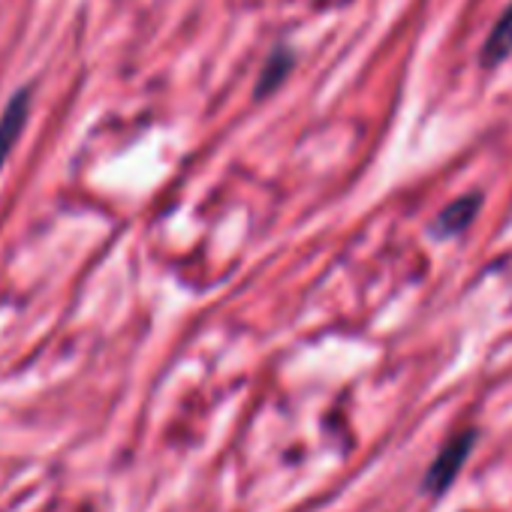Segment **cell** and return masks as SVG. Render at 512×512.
I'll list each match as a JSON object with an SVG mask.
<instances>
[{"mask_svg":"<svg viewBox=\"0 0 512 512\" xmlns=\"http://www.w3.org/2000/svg\"><path fill=\"white\" fill-rule=\"evenodd\" d=\"M28 112H31V88H22L13 94L4 115H0V169H4L10 151L16 148L25 124H28Z\"/></svg>","mask_w":512,"mask_h":512,"instance_id":"obj_2","label":"cell"},{"mask_svg":"<svg viewBox=\"0 0 512 512\" xmlns=\"http://www.w3.org/2000/svg\"><path fill=\"white\" fill-rule=\"evenodd\" d=\"M506 58H512V4L500 13V19L494 22L491 34L485 37V43L479 49V67L482 70H494Z\"/></svg>","mask_w":512,"mask_h":512,"instance_id":"obj_4","label":"cell"},{"mask_svg":"<svg viewBox=\"0 0 512 512\" xmlns=\"http://www.w3.org/2000/svg\"><path fill=\"white\" fill-rule=\"evenodd\" d=\"M473 440H476L473 431H461V434H455V437L437 452V458H434V464L428 467L425 482H422V488H425L428 494H443V491L455 482V476L461 473V467H464V461H467V455H470V449H473Z\"/></svg>","mask_w":512,"mask_h":512,"instance_id":"obj_1","label":"cell"},{"mask_svg":"<svg viewBox=\"0 0 512 512\" xmlns=\"http://www.w3.org/2000/svg\"><path fill=\"white\" fill-rule=\"evenodd\" d=\"M479 208H482V196H479V193L458 196L455 202H449V205L437 214L434 232H440V235H458V232H464V229L473 223V217H476Z\"/></svg>","mask_w":512,"mask_h":512,"instance_id":"obj_5","label":"cell"},{"mask_svg":"<svg viewBox=\"0 0 512 512\" xmlns=\"http://www.w3.org/2000/svg\"><path fill=\"white\" fill-rule=\"evenodd\" d=\"M293 67H296V52H293L290 46L278 43V46L272 49V55L266 58V64H263V70H260V79H256V85H253V97H256V100L272 97V94L290 79Z\"/></svg>","mask_w":512,"mask_h":512,"instance_id":"obj_3","label":"cell"}]
</instances>
